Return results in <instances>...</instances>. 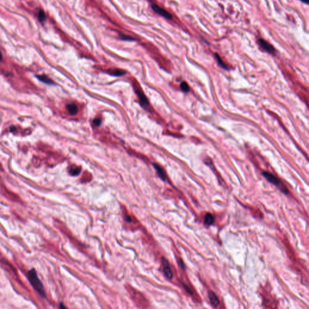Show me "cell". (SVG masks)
I'll use <instances>...</instances> for the list:
<instances>
[{
  "label": "cell",
  "instance_id": "obj_1",
  "mask_svg": "<svg viewBox=\"0 0 309 309\" xmlns=\"http://www.w3.org/2000/svg\"><path fill=\"white\" fill-rule=\"evenodd\" d=\"M28 278L29 281L32 285L33 288L43 298L45 297V292L42 283L39 280L37 272L35 269L29 270L28 272Z\"/></svg>",
  "mask_w": 309,
  "mask_h": 309
},
{
  "label": "cell",
  "instance_id": "obj_2",
  "mask_svg": "<svg viewBox=\"0 0 309 309\" xmlns=\"http://www.w3.org/2000/svg\"><path fill=\"white\" fill-rule=\"evenodd\" d=\"M132 85H133V87L135 89V93L138 97L139 100H140L141 104L142 105V106L145 108L148 107L149 106V102L147 97L145 96V93L142 91L141 88L135 81H134Z\"/></svg>",
  "mask_w": 309,
  "mask_h": 309
},
{
  "label": "cell",
  "instance_id": "obj_3",
  "mask_svg": "<svg viewBox=\"0 0 309 309\" xmlns=\"http://www.w3.org/2000/svg\"><path fill=\"white\" fill-rule=\"evenodd\" d=\"M258 44L261 49L267 53L271 55H275L276 50L273 47V46L269 43L267 40L264 39L260 38L258 40Z\"/></svg>",
  "mask_w": 309,
  "mask_h": 309
},
{
  "label": "cell",
  "instance_id": "obj_4",
  "mask_svg": "<svg viewBox=\"0 0 309 309\" xmlns=\"http://www.w3.org/2000/svg\"><path fill=\"white\" fill-rule=\"evenodd\" d=\"M152 8L153 10L154 11V12H156V13L159 14V15H161V17H164L165 18L167 19H172L173 17L172 15V14L168 12L167 10H166L165 9H164V8L159 6L157 4H152Z\"/></svg>",
  "mask_w": 309,
  "mask_h": 309
},
{
  "label": "cell",
  "instance_id": "obj_5",
  "mask_svg": "<svg viewBox=\"0 0 309 309\" xmlns=\"http://www.w3.org/2000/svg\"><path fill=\"white\" fill-rule=\"evenodd\" d=\"M263 176L270 183L276 185V186H280L281 184L280 179L277 178L273 174H270L268 172H263L262 173Z\"/></svg>",
  "mask_w": 309,
  "mask_h": 309
},
{
  "label": "cell",
  "instance_id": "obj_6",
  "mask_svg": "<svg viewBox=\"0 0 309 309\" xmlns=\"http://www.w3.org/2000/svg\"><path fill=\"white\" fill-rule=\"evenodd\" d=\"M162 263H163V266L164 273H165L166 277L170 280L172 279L173 277V273H172L170 266L168 261L166 259H165L164 258H163Z\"/></svg>",
  "mask_w": 309,
  "mask_h": 309
},
{
  "label": "cell",
  "instance_id": "obj_7",
  "mask_svg": "<svg viewBox=\"0 0 309 309\" xmlns=\"http://www.w3.org/2000/svg\"><path fill=\"white\" fill-rule=\"evenodd\" d=\"M106 73L114 76H121L125 75L126 72L125 71L121 69H118V68H110L108 69L106 71Z\"/></svg>",
  "mask_w": 309,
  "mask_h": 309
},
{
  "label": "cell",
  "instance_id": "obj_8",
  "mask_svg": "<svg viewBox=\"0 0 309 309\" xmlns=\"http://www.w3.org/2000/svg\"><path fill=\"white\" fill-rule=\"evenodd\" d=\"M208 298H209V300H210V302L213 307H217L219 305V304H220L219 299L217 297V295L215 294V293L213 292L212 291H209Z\"/></svg>",
  "mask_w": 309,
  "mask_h": 309
},
{
  "label": "cell",
  "instance_id": "obj_9",
  "mask_svg": "<svg viewBox=\"0 0 309 309\" xmlns=\"http://www.w3.org/2000/svg\"><path fill=\"white\" fill-rule=\"evenodd\" d=\"M66 109L68 113L72 116L76 114L78 112V107L77 105L74 103H68L66 106Z\"/></svg>",
  "mask_w": 309,
  "mask_h": 309
},
{
  "label": "cell",
  "instance_id": "obj_10",
  "mask_svg": "<svg viewBox=\"0 0 309 309\" xmlns=\"http://www.w3.org/2000/svg\"><path fill=\"white\" fill-rule=\"evenodd\" d=\"M154 169H155L157 174L159 175V176L163 181H165L167 179V176H166V174H165L164 169L161 166H159L158 164H154Z\"/></svg>",
  "mask_w": 309,
  "mask_h": 309
},
{
  "label": "cell",
  "instance_id": "obj_11",
  "mask_svg": "<svg viewBox=\"0 0 309 309\" xmlns=\"http://www.w3.org/2000/svg\"><path fill=\"white\" fill-rule=\"evenodd\" d=\"M214 222V217L212 214L210 213H207L206 214L204 219V223L206 225L210 226L213 224Z\"/></svg>",
  "mask_w": 309,
  "mask_h": 309
},
{
  "label": "cell",
  "instance_id": "obj_12",
  "mask_svg": "<svg viewBox=\"0 0 309 309\" xmlns=\"http://www.w3.org/2000/svg\"><path fill=\"white\" fill-rule=\"evenodd\" d=\"M81 170V168L80 167H77L76 165H72L70 167L69 170V173L71 175L77 176L80 174Z\"/></svg>",
  "mask_w": 309,
  "mask_h": 309
},
{
  "label": "cell",
  "instance_id": "obj_13",
  "mask_svg": "<svg viewBox=\"0 0 309 309\" xmlns=\"http://www.w3.org/2000/svg\"><path fill=\"white\" fill-rule=\"evenodd\" d=\"M215 57H216V59L217 60V62L218 63V64L223 69H226V70H228L229 68H228V65L223 62V60H222V58H221V56L217 54V53H216L215 54Z\"/></svg>",
  "mask_w": 309,
  "mask_h": 309
},
{
  "label": "cell",
  "instance_id": "obj_14",
  "mask_svg": "<svg viewBox=\"0 0 309 309\" xmlns=\"http://www.w3.org/2000/svg\"><path fill=\"white\" fill-rule=\"evenodd\" d=\"M38 78L39 80L45 83H47V84H48V85H51V84H53V82L47 76H38Z\"/></svg>",
  "mask_w": 309,
  "mask_h": 309
},
{
  "label": "cell",
  "instance_id": "obj_15",
  "mask_svg": "<svg viewBox=\"0 0 309 309\" xmlns=\"http://www.w3.org/2000/svg\"><path fill=\"white\" fill-rule=\"evenodd\" d=\"M180 87H181V90L184 93H188L190 91V87L188 86V83L185 82H183L181 83Z\"/></svg>",
  "mask_w": 309,
  "mask_h": 309
},
{
  "label": "cell",
  "instance_id": "obj_16",
  "mask_svg": "<svg viewBox=\"0 0 309 309\" xmlns=\"http://www.w3.org/2000/svg\"><path fill=\"white\" fill-rule=\"evenodd\" d=\"M38 17L39 21H40V22H44L45 20L46 16H45V14L43 10H39L38 15Z\"/></svg>",
  "mask_w": 309,
  "mask_h": 309
},
{
  "label": "cell",
  "instance_id": "obj_17",
  "mask_svg": "<svg viewBox=\"0 0 309 309\" xmlns=\"http://www.w3.org/2000/svg\"><path fill=\"white\" fill-rule=\"evenodd\" d=\"M120 38L123 40H128V41H133V40H135V39L134 38L130 36H128V35H125V34H121L120 35Z\"/></svg>",
  "mask_w": 309,
  "mask_h": 309
},
{
  "label": "cell",
  "instance_id": "obj_18",
  "mask_svg": "<svg viewBox=\"0 0 309 309\" xmlns=\"http://www.w3.org/2000/svg\"><path fill=\"white\" fill-rule=\"evenodd\" d=\"M101 123H102V119L101 118H96L93 121V123L94 125L96 126H98L100 125H101Z\"/></svg>",
  "mask_w": 309,
  "mask_h": 309
},
{
  "label": "cell",
  "instance_id": "obj_19",
  "mask_svg": "<svg viewBox=\"0 0 309 309\" xmlns=\"http://www.w3.org/2000/svg\"><path fill=\"white\" fill-rule=\"evenodd\" d=\"M125 219L126 221L127 222H131V221H132V220H131V217H128V216L126 217Z\"/></svg>",
  "mask_w": 309,
  "mask_h": 309
},
{
  "label": "cell",
  "instance_id": "obj_20",
  "mask_svg": "<svg viewBox=\"0 0 309 309\" xmlns=\"http://www.w3.org/2000/svg\"><path fill=\"white\" fill-rule=\"evenodd\" d=\"M59 307H60V309H65V308H66V307H65V306H64L63 305V304H62V303H61V304H60Z\"/></svg>",
  "mask_w": 309,
  "mask_h": 309
},
{
  "label": "cell",
  "instance_id": "obj_21",
  "mask_svg": "<svg viewBox=\"0 0 309 309\" xmlns=\"http://www.w3.org/2000/svg\"><path fill=\"white\" fill-rule=\"evenodd\" d=\"M300 1H302V2H304V3L307 4H309V0H300Z\"/></svg>",
  "mask_w": 309,
  "mask_h": 309
},
{
  "label": "cell",
  "instance_id": "obj_22",
  "mask_svg": "<svg viewBox=\"0 0 309 309\" xmlns=\"http://www.w3.org/2000/svg\"><path fill=\"white\" fill-rule=\"evenodd\" d=\"M2 60V55H1V51H0V61Z\"/></svg>",
  "mask_w": 309,
  "mask_h": 309
}]
</instances>
